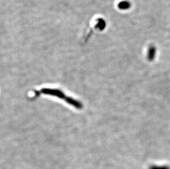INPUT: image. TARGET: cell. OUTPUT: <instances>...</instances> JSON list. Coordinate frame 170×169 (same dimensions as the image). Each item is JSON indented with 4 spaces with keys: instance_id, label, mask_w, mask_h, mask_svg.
I'll use <instances>...</instances> for the list:
<instances>
[{
    "instance_id": "5b68a950",
    "label": "cell",
    "mask_w": 170,
    "mask_h": 169,
    "mask_svg": "<svg viewBox=\"0 0 170 169\" xmlns=\"http://www.w3.org/2000/svg\"><path fill=\"white\" fill-rule=\"evenodd\" d=\"M151 169H169L167 167H152V168H151Z\"/></svg>"
},
{
    "instance_id": "3957f363",
    "label": "cell",
    "mask_w": 170,
    "mask_h": 169,
    "mask_svg": "<svg viewBox=\"0 0 170 169\" xmlns=\"http://www.w3.org/2000/svg\"><path fill=\"white\" fill-rule=\"evenodd\" d=\"M117 6L119 9L121 10H127V9H130L131 7V3H130V1L125 0V1H122L119 3Z\"/></svg>"
},
{
    "instance_id": "6da1fadb",
    "label": "cell",
    "mask_w": 170,
    "mask_h": 169,
    "mask_svg": "<svg viewBox=\"0 0 170 169\" xmlns=\"http://www.w3.org/2000/svg\"><path fill=\"white\" fill-rule=\"evenodd\" d=\"M35 97L34 98H37L41 94L49 95L51 96H55L58 98L62 99L65 100L66 102L69 103L70 105L77 108V109H81L82 108V105L81 103L79 102L77 100H75L72 98L68 97L65 95V94L62 91L58 89H42L40 91H35Z\"/></svg>"
},
{
    "instance_id": "277c9868",
    "label": "cell",
    "mask_w": 170,
    "mask_h": 169,
    "mask_svg": "<svg viewBox=\"0 0 170 169\" xmlns=\"http://www.w3.org/2000/svg\"><path fill=\"white\" fill-rule=\"evenodd\" d=\"M106 27V23L105 20H104L103 18H98L97 19V24L96 25V27L97 29H98L99 30L103 31L104 29H105Z\"/></svg>"
},
{
    "instance_id": "7a4b0ae2",
    "label": "cell",
    "mask_w": 170,
    "mask_h": 169,
    "mask_svg": "<svg viewBox=\"0 0 170 169\" xmlns=\"http://www.w3.org/2000/svg\"><path fill=\"white\" fill-rule=\"evenodd\" d=\"M156 52L157 49L154 46H151L148 49V60L150 61H152L154 59L155 56H156Z\"/></svg>"
}]
</instances>
